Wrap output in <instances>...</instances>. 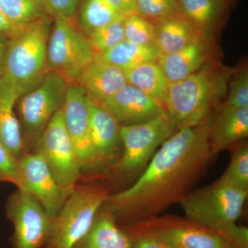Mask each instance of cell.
I'll return each instance as SVG.
<instances>
[{"label": "cell", "mask_w": 248, "mask_h": 248, "mask_svg": "<svg viewBox=\"0 0 248 248\" xmlns=\"http://www.w3.org/2000/svg\"><path fill=\"white\" fill-rule=\"evenodd\" d=\"M214 114L177 130L159 147L135 183L109 195L104 208L120 226L158 216L194 190L215 156L209 143Z\"/></svg>", "instance_id": "6da1fadb"}, {"label": "cell", "mask_w": 248, "mask_h": 248, "mask_svg": "<svg viewBox=\"0 0 248 248\" xmlns=\"http://www.w3.org/2000/svg\"><path fill=\"white\" fill-rule=\"evenodd\" d=\"M248 191L216 181L190 192L181 202L185 217L248 248L247 228L239 226Z\"/></svg>", "instance_id": "7a4b0ae2"}, {"label": "cell", "mask_w": 248, "mask_h": 248, "mask_svg": "<svg viewBox=\"0 0 248 248\" xmlns=\"http://www.w3.org/2000/svg\"><path fill=\"white\" fill-rule=\"evenodd\" d=\"M52 17L24 26L8 43L0 76L9 81L19 97L40 84L48 71L47 46Z\"/></svg>", "instance_id": "3957f363"}, {"label": "cell", "mask_w": 248, "mask_h": 248, "mask_svg": "<svg viewBox=\"0 0 248 248\" xmlns=\"http://www.w3.org/2000/svg\"><path fill=\"white\" fill-rule=\"evenodd\" d=\"M224 78L210 61L185 79L170 83L164 109L177 130L198 125L213 112L225 88Z\"/></svg>", "instance_id": "277c9868"}, {"label": "cell", "mask_w": 248, "mask_h": 248, "mask_svg": "<svg viewBox=\"0 0 248 248\" xmlns=\"http://www.w3.org/2000/svg\"><path fill=\"white\" fill-rule=\"evenodd\" d=\"M110 195L104 186L77 185L53 219L43 248L76 247L91 229Z\"/></svg>", "instance_id": "5b68a950"}, {"label": "cell", "mask_w": 248, "mask_h": 248, "mask_svg": "<svg viewBox=\"0 0 248 248\" xmlns=\"http://www.w3.org/2000/svg\"><path fill=\"white\" fill-rule=\"evenodd\" d=\"M177 130L168 116L121 125L122 153L109 173L122 179H138L161 144Z\"/></svg>", "instance_id": "8992f818"}, {"label": "cell", "mask_w": 248, "mask_h": 248, "mask_svg": "<svg viewBox=\"0 0 248 248\" xmlns=\"http://www.w3.org/2000/svg\"><path fill=\"white\" fill-rule=\"evenodd\" d=\"M68 82L48 71L34 89L19 98V115L25 151L40 138L47 124L66 100Z\"/></svg>", "instance_id": "52a82bcc"}, {"label": "cell", "mask_w": 248, "mask_h": 248, "mask_svg": "<svg viewBox=\"0 0 248 248\" xmlns=\"http://www.w3.org/2000/svg\"><path fill=\"white\" fill-rule=\"evenodd\" d=\"M54 20L47 46L48 71L58 73L68 84L76 83L94 60L96 52L74 19Z\"/></svg>", "instance_id": "ba28073f"}, {"label": "cell", "mask_w": 248, "mask_h": 248, "mask_svg": "<svg viewBox=\"0 0 248 248\" xmlns=\"http://www.w3.org/2000/svg\"><path fill=\"white\" fill-rule=\"evenodd\" d=\"M34 148L43 156L62 188L71 195L82 172L65 126L62 108L47 124Z\"/></svg>", "instance_id": "9c48e42d"}, {"label": "cell", "mask_w": 248, "mask_h": 248, "mask_svg": "<svg viewBox=\"0 0 248 248\" xmlns=\"http://www.w3.org/2000/svg\"><path fill=\"white\" fill-rule=\"evenodd\" d=\"M6 215L14 225V248H43L53 219L43 207L26 191L17 189L8 199Z\"/></svg>", "instance_id": "30bf717a"}, {"label": "cell", "mask_w": 248, "mask_h": 248, "mask_svg": "<svg viewBox=\"0 0 248 248\" xmlns=\"http://www.w3.org/2000/svg\"><path fill=\"white\" fill-rule=\"evenodd\" d=\"M62 112L65 126L76 150L82 174H104L93 147L87 94L82 86L77 83L68 84Z\"/></svg>", "instance_id": "8fae6325"}, {"label": "cell", "mask_w": 248, "mask_h": 248, "mask_svg": "<svg viewBox=\"0 0 248 248\" xmlns=\"http://www.w3.org/2000/svg\"><path fill=\"white\" fill-rule=\"evenodd\" d=\"M137 223L157 233L177 248H246L186 217L158 215Z\"/></svg>", "instance_id": "7c38bea8"}, {"label": "cell", "mask_w": 248, "mask_h": 248, "mask_svg": "<svg viewBox=\"0 0 248 248\" xmlns=\"http://www.w3.org/2000/svg\"><path fill=\"white\" fill-rule=\"evenodd\" d=\"M19 190L30 194L54 219L70 194L62 188L43 156L25 153L19 159Z\"/></svg>", "instance_id": "4fadbf2b"}, {"label": "cell", "mask_w": 248, "mask_h": 248, "mask_svg": "<svg viewBox=\"0 0 248 248\" xmlns=\"http://www.w3.org/2000/svg\"><path fill=\"white\" fill-rule=\"evenodd\" d=\"M93 147L104 174L109 173L122 155L120 124L101 103L87 95Z\"/></svg>", "instance_id": "5bb4252c"}, {"label": "cell", "mask_w": 248, "mask_h": 248, "mask_svg": "<svg viewBox=\"0 0 248 248\" xmlns=\"http://www.w3.org/2000/svg\"><path fill=\"white\" fill-rule=\"evenodd\" d=\"M102 104L120 125L141 124L159 116H168L159 103L129 84Z\"/></svg>", "instance_id": "9a60e30c"}, {"label": "cell", "mask_w": 248, "mask_h": 248, "mask_svg": "<svg viewBox=\"0 0 248 248\" xmlns=\"http://www.w3.org/2000/svg\"><path fill=\"white\" fill-rule=\"evenodd\" d=\"M76 83L82 86L91 99L101 103L128 84L125 73L96 53L94 60L81 72Z\"/></svg>", "instance_id": "2e32d148"}, {"label": "cell", "mask_w": 248, "mask_h": 248, "mask_svg": "<svg viewBox=\"0 0 248 248\" xmlns=\"http://www.w3.org/2000/svg\"><path fill=\"white\" fill-rule=\"evenodd\" d=\"M248 136V108L222 105L209 132V143L215 154L229 149Z\"/></svg>", "instance_id": "e0dca14e"}, {"label": "cell", "mask_w": 248, "mask_h": 248, "mask_svg": "<svg viewBox=\"0 0 248 248\" xmlns=\"http://www.w3.org/2000/svg\"><path fill=\"white\" fill-rule=\"evenodd\" d=\"M155 46L161 55L176 53L195 41L207 39L204 33L182 14L154 23Z\"/></svg>", "instance_id": "ac0fdd59"}, {"label": "cell", "mask_w": 248, "mask_h": 248, "mask_svg": "<svg viewBox=\"0 0 248 248\" xmlns=\"http://www.w3.org/2000/svg\"><path fill=\"white\" fill-rule=\"evenodd\" d=\"M207 39L195 41L185 48L169 55H161L158 63L170 83L187 78L210 62Z\"/></svg>", "instance_id": "d6986e66"}, {"label": "cell", "mask_w": 248, "mask_h": 248, "mask_svg": "<svg viewBox=\"0 0 248 248\" xmlns=\"http://www.w3.org/2000/svg\"><path fill=\"white\" fill-rule=\"evenodd\" d=\"M19 98L14 86L0 76V142L18 159L26 153L14 107Z\"/></svg>", "instance_id": "ffe728a7"}, {"label": "cell", "mask_w": 248, "mask_h": 248, "mask_svg": "<svg viewBox=\"0 0 248 248\" xmlns=\"http://www.w3.org/2000/svg\"><path fill=\"white\" fill-rule=\"evenodd\" d=\"M74 248H131L126 232L102 207L91 229Z\"/></svg>", "instance_id": "44dd1931"}, {"label": "cell", "mask_w": 248, "mask_h": 248, "mask_svg": "<svg viewBox=\"0 0 248 248\" xmlns=\"http://www.w3.org/2000/svg\"><path fill=\"white\" fill-rule=\"evenodd\" d=\"M181 14L209 35L224 21L230 3L225 0H177Z\"/></svg>", "instance_id": "7402d4cb"}, {"label": "cell", "mask_w": 248, "mask_h": 248, "mask_svg": "<svg viewBox=\"0 0 248 248\" xmlns=\"http://www.w3.org/2000/svg\"><path fill=\"white\" fill-rule=\"evenodd\" d=\"M124 73L128 84L146 93L164 108L170 82L157 62L142 63Z\"/></svg>", "instance_id": "603a6c76"}, {"label": "cell", "mask_w": 248, "mask_h": 248, "mask_svg": "<svg viewBox=\"0 0 248 248\" xmlns=\"http://www.w3.org/2000/svg\"><path fill=\"white\" fill-rule=\"evenodd\" d=\"M101 55L104 60L124 72L146 62H157L161 56L155 46L135 45L126 40Z\"/></svg>", "instance_id": "cb8c5ba5"}, {"label": "cell", "mask_w": 248, "mask_h": 248, "mask_svg": "<svg viewBox=\"0 0 248 248\" xmlns=\"http://www.w3.org/2000/svg\"><path fill=\"white\" fill-rule=\"evenodd\" d=\"M124 18L107 0H82L78 15V27L89 36L93 31Z\"/></svg>", "instance_id": "d4e9b609"}, {"label": "cell", "mask_w": 248, "mask_h": 248, "mask_svg": "<svg viewBox=\"0 0 248 248\" xmlns=\"http://www.w3.org/2000/svg\"><path fill=\"white\" fill-rule=\"evenodd\" d=\"M0 11L18 27L49 16L44 0H0Z\"/></svg>", "instance_id": "484cf974"}, {"label": "cell", "mask_w": 248, "mask_h": 248, "mask_svg": "<svg viewBox=\"0 0 248 248\" xmlns=\"http://www.w3.org/2000/svg\"><path fill=\"white\" fill-rule=\"evenodd\" d=\"M232 157L229 166L218 182L248 191V146L246 142L240 141L232 148Z\"/></svg>", "instance_id": "4316f807"}, {"label": "cell", "mask_w": 248, "mask_h": 248, "mask_svg": "<svg viewBox=\"0 0 248 248\" xmlns=\"http://www.w3.org/2000/svg\"><path fill=\"white\" fill-rule=\"evenodd\" d=\"M124 19H117L99 28L88 36L96 53H107L125 40Z\"/></svg>", "instance_id": "83f0119b"}, {"label": "cell", "mask_w": 248, "mask_h": 248, "mask_svg": "<svg viewBox=\"0 0 248 248\" xmlns=\"http://www.w3.org/2000/svg\"><path fill=\"white\" fill-rule=\"evenodd\" d=\"M125 40L135 45L155 46L154 23L138 14L124 19Z\"/></svg>", "instance_id": "f1b7e54d"}, {"label": "cell", "mask_w": 248, "mask_h": 248, "mask_svg": "<svg viewBox=\"0 0 248 248\" xmlns=\"http://www.w3.org/2000/svg\"><path fill=\"white\" fill-rule=\"evenodd\" d=\"M136 11L153 23L181 14L177 0H137Z\"/></svg>", "instance_id": "f546056e"}, {"label": "cell", "mask_w": 248, "mask_h": 248, "mask_svg": "<svg viewBox=\"0 0 248 248\" xmlns=\"http://www.w3.org/2000/svg\"><path fill=\"white\" fill-rule=\"evenodd\" d=\"M122 228L130 238L131 248H177L157 233L138 223Z\"/></svg>", "instance_id": "4dcf8cb0"}, {"label": "cell", "mask_w": 248, "mask_h": 248, "mask_svg": "<svg viewBox=\"0 0 248 248\" xmlns=\"http://www.w3.org/2000/svg\"><path fill=\"white\" fill-rule=\"evenodd\" d=\"M223 105L248 108V72L246 68L233 77L230 84L229 95Z\"/></svg>", "instance_id": "1f68e13d"}, {"label": "cell", "mask_w": 248, "mask_h": 248, "mask_svg": "<svg viewBox=\"0 0 248 248\" xmlns=\"http://www.w3.org/2000/svg\"><path fill=\"white\" fill-rule=\"evenodd\" d=\"M3 182L20 187L19 159L0 142V183Z\"/></svg>", "instance_id": "d6a6232c"}, {"label": "cell", "mask_w": 248, "mask_h": 248, "mask_svg": "<svg viewBox=\"0 0 248 248\" xmlns=\"http://www.w3.org/2000/svg\"><path fill=\"white\" fill-rule=\"evenodd\" d=\"M81 0H44L47 14L55 19H74Z\"/></svg>", "instance_id": "836d02e7"}, {"label": "cell", "mask_w": 248, "mask_h": 248, "mask_svg": "<svg viewBox=\"0 0 248 248\" xmlns=\"http://www.w3.org/2000/svg\"><path fill=\"white\" fill-rule=\"evenodd\" d=\"M107 1L124 18L137 14V0H107Z\"/></svg>", "instance_id": "e575fe53"}, {"label": "cell", "mask_w": 248, "mask_h": 248, "mask_svg": "<svg viewBox=\"0 0 248 248\" xmlns=\"http://www.w3.org/2000/svg\"><path fill=\"white\" fill-rule=\"evenodd\" d=\"M22 28L23 27H18L10 22L9 19L0 11V34L11 38L17 34Z\"/></svg>", "instance_id": "d590c367"}, {"label": "cell", "mask_w": 248, "mask_h": 248, "mask_svg": "<svg viewBox=\"0 0 248 248\" xmlns=\"http://www.w3.org/2000/svg\"><path fill=\"white\" fill-rule=\"evenodd\" d=\"M8 43L3 37L2 34H0V66L3 63L4 61L5 53H6V48H7Z\"/></svg>", "instance_id": "8d00e7d4"}, {"label": "cell", "mask_w": 248, "mask_h": 248, "mask_svg": "<svg viewBox=\"0 0 248 248\" xmlns=\"http://www.w3.org/2000/svg\"><path fill=\"white\" fill-rule=\"evenodd\" d=\"M225 1H226L227 2L231 3L232 1H233V0H225Z\"/></svg>", "instance_id": "74e56055"}]
</instances>
